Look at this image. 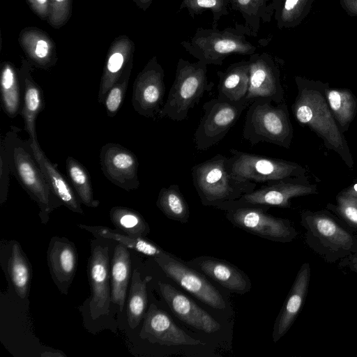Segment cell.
Listing matches in <instances>:
<instances>
[{
  "mask_svg": "<svg viewBox=\"0 0 357 357\" xmlns=\"http://www.w3.org/2000/svg\"><path fill=\"white\" fill-rule=\"evenodd\" d=\"M298 89L291 106L296 121L308 127L324 142L325 147L335 151L350 168L354 160L343 133L328 107L324 94L327 83L310 80L299 76L295 77Z\"/></svg>",
  "mask_w": 357,
  "mask_h": 357,
  "instance_id": "obj_1",
  "label": "cell"
},
{
  "mask_svg": "<svg viewBox=\"0 0 357 357\" xmlns=\"http://www.w3.org/2000/svg\"><path fill=\"white\" fill-rule=\"evenodd\" d=\"M18 128L12 127L1 139L6 153L10 173L38 204L39 215L46 223L51 212L61 204L36 162L29 142L20 138Z\"/></svg>",
  "mask_w": 357,
  "mask_h": 357,
  "instance_id": "obj_2",
  "label": "cell"
},
{
  "mask_svg": "<svg viewBox=\"0 0 357 357\" xmlns=\"http://www.w3.org/2000/svg\"><path fill=\"white\" fill-rule=\"evenodd\" d=\"M308 247L328 263L357 256V236L342 220L328 209L305 210L301 213Z\"/></svg>",
  "mask_w": 357,
  "mask_h": 357,
  "instance_id": "obj_3",
  "label": "cell"
},
{
  "mask_svg": "<svg viewBox=\"0 0 357 357\" xmlns=\"http://www.w3.org/2000/svg\"><path fill=\"white\" fill-rule=\"evenodd\" d=\"M192 183L202 205L216 207L256 189L257 183L240 180L229 171L227 157L218 153L191 169Z\"/></svg>",
  "mask_w": 357,
  "mask_h": 357,
  "instance_id": "obj_4",
  "label": "cell"
},
{
  "mask_svg": "<svg viewBox=\"0 0 357 357\" xmlns=\"http://www.w3.org/2000/svg\"><path fill=\"white\" fill-rule=\"evenodd\" d=\"M272 100L259 98L248 107L242 137L251 145L267 142L289 149L294 135L285 102L272 105Z\"/></svg>",
  "mask_w": 357,
  "mask_h": 357,
  "instance_id": "obj_5",
  "label": "cell"
},
{
  "mask_svg": "<svg viewBox=\"0 0 357 357\" xmlns=\"http://www.w3.org/2000/svg\"><path fill=\"white\" fill-rule=\"evenodd\" d=\"M213 86V84L208 81L206 64L180 58L173 84L158 117H167L175 121L185 120L190 109Z\"/></svg>",
  "mask_w": 357,
  "mask_h": 357,
  "instance_id": "obj_6",
  "label": "cell"
},
{
  "mask_svg": "<svg viewBox=\"0 0 357 357\" xmlns=\"http://www.w3.org/2000/svg\"><path fill=\"white\" fill-rule=\"evenodd\" d=\"M241 26L222 30L198 28L188 40L181 43L185 50L198 61L208 65L220 66L231 54L251 55L257 47L245 38Z\"/></svg>",
  "mask_w": 357,
  "mask_h": 357,
  "instance_id": "obj_7",
  "label": "cell"
},
{
  "mask_svg": "<svg viewBox=\"0 0 357 357\" xmlns=\"http://www.w3.org/2000/svg\"><path fill=\"white\" fill-rule=\"evenodd\" d=\"M227 157L229 172L236 178L253 183H269L284 180L307 179L300 164L231 149Z\"/></svg>",
  "mask_w": 357,
  "mask_h": 357,
  "instance_id": "obj_8",
  "label": "cell"
},
{
  "mask_svg": "<svg viewBox=\"0 0 357 357\" xmlns=\"http://www.w3.org/2000/svg\"><path fill=\"white\" fill-rule=\"evenodd\" d=\"M250 105L245 100L231 102L217 96L203 105V115L194 134L197 150L206 151L218 144Z\"/></svg>",
  "mask_w": 357,
  "mask_h": 357,
  "instance_id": "obj_9",
  "label": "cell"
},
{
  "mask_svg": "<svg viewBox=\"0 0 357 357\" xmlns=\"http://www.w3.org/2000/svg\"><path fill=\"white\" fill-rule=\"evenodd\" d=\"M268 206H243L225 211L226 218L235 227L263 238L289 243L298 232L291 222L267 213Z\"/></svg>",
  "mask_w": 357,
  "mask_h": 357,
  "instance_id": "obj_10",
  "label": "cell"
},
{
  "mask_svg": "<svg viewBox=\"0 0 357 357\" xmlns=\"http://www.w3.org/2000/svg\"><path fill=\"white\" fill-rule=\"evenodd\" d=\"M317 193V185L310 184L308 179L280 181L266 183L237 199L225 202L215 208L223 211L259 206L290 208L291 199Z\"/></svg>",
  "mask_w": 357,
  "mask_h": 357,
  "instance_id": "obj_11",
  "label": "cell"
},
{
  "mask_svg": "<svg viewBox=\"0 0 357 357\" xmlns=\"http://www.w3.org/2000/svg\"><path fill=\"white\" fill-rule=\"evenodd\" d=\"M154 260L167 277L197 299L214 309L226 308L222 295L205 275L166 252L154 257Z\"/></svg>",
  "mask_w": 357,
  "mask_h": 357,
  "instance_id": "obj_12",
  "label": "cell"
},
{
  "mask_svg": "<svg viewBox=\"0 0 357 357\" xmlns=\"http://www.w3.org/2000/svg\"><path fill=\"white\" fill-rule=\"evenodd\" d=\"M248 61L249 87L244 100L250 104L259 98H266L276 104L284 102L280 72L272 56L266 52L255 53L250 55Z\"/></svg>",
  "mask_w": 357,
  "mask_h": 357,
  "instance_id": "obj_13",
  "label": "cell"
},
{
  "mask_svg": "<svg viewBox=\"0 0 357 357\" xmlns=\"http://www.w3.org/2000/svg\"><path fill=\"white\" fill-rule=\"evenodd\" d=\"M165 72L156 59L151 61L133 84L132 105L140 115L155 119L165 93Z\"/></svg>",
  "mask_w": 357,
  "mask_h": 357,
  "instance_id": "obj_14",
  "label": "cell"
},
{
  "mask_svg": "<svg viewBox=\"0 0 357 357\" xmlns=\"http://www.w3.org/2000/svg\"><path fill=\"white\" fill-rule=\"evenodd\" d=\"M100 163L104 176L116 186L126 191L139 188V162L129 149L119 144L107 143L100 149Z\"/></svg>",
  "mask_w": 357,
  "mask_h": 357,
  "instance_id": "obj_15",
  "label": "cell"
},
{
  "mask_svg": "<svg viewBox=\"0 0 357 357\" xmlns=\"http://www.w3.org/2000/svg\"><path fill=\"white\" fill-rule=\"evenodd\" d=\"M140 332L143 339L151 343L163 346H197L205 345L200 340L195 339L180 328L169 315L151 303L144 314Z\"/></svg>",
  "mask_w": 357,
  "mask_h": 357,
  "instance_id": "obj_16",
  "label": "cell"
},
{
  "mask_svg": "<svg viewBox=\"0 0 357 357\" xmlns=\"http://www.w3.org/2000/svg\"><path fill=\"white\" fill-rule=\"evenodd\" d=\"M162 296L174 314L186 324L206 333L221 329V325L206 311L170 284L159 282Z\"/></svg>",
  "mask_w": 357,
  "mask_h": 357,
  "instance_id": "obj_17",
  "label": "cell"
},
{
  "mask_svg": "<svg viewBox=\"0 0 357 357\" xmlns=\"http://www.w3.org/2000/svg\"><path fill=\"white\" fill-rule=\"evenodd\" d=\"M89 277L91 298L90 315L97 319L109 312L112 298L109 286V252L107 246L94 247L90 259Z\"/></svg>",
  "mask_w": 357,
  "mask_h": 357,
  "instance_id": "obj_18",
  "label": "cell"
},
{
  "mask_svg": "<svg viewBox=\"0 0 357 357\" xmlns=\"http://www.w3.org/2000/svg\"><path fill=\"white\" fill-rule=\"evenodd\" d=\"M186 263L231 292L243 295L251 289L248 276L227 261L200 256Z\"/></svg>",
  "mask_w": 357,
  "mask_h": 357,
  "instance_id": "obj_19",
  "label": "cell"
},
{
  "mask_svg": "<svg viewBox=\"0 0 357 357\" xmlns=\"http://www.w3.org/2000/svg\"><path fill=\"white\" fill-rule=\"evenodd\" d=\"M311 269L308 262L299 268L294 283L277 316L272 333L274 342L279 341L290 329L305 303L310 280Z\"/></svg>",
  "mask_w": 357,
  "mask_h": 357,
  "instance_id": "obj_20",
  "label": "cell"
},
{
  "mask_svg": "<svg viewBox=\"0 0 357 357\" xmlns=\"http://www.w3.org/2000/svg\"><path fill=\"white\" fill-rule=\"evenodd\" d=\"M50 270L61 291L66 290L75 275L77 263L75 248L67 240L53 238L47 252Z\"/></svg>",
  "mask_w": 357,
  "mask_h": 357,
  "instance_id": "obj_21",
  "label": "cell"
},
{
  "mask_svg": "<svg viewBox=\"0 0 357 357\" xmlns=\"http://www.w3.org/2000/svg\"><path fill=\"white\" fill-rule=\"evenodd\" d=\"M29 142L33 156L55 195L68 208L82 214L80 200L73 192L67 180L47 158L39 143H34L30 140Z\"/></svg>",
  "mask_w": 357,
  "mask_h": 357,
  "instance_id": "obj_22",
  "label": "cell"
},
{
  "mask_svg": "<svg viewBox=\"0 0 357 357\" xmlns=\"http://www.w3.org/2000/svg\"><path fill=\"white\" fill-rule=\"evenodd\" d=\"M218 96L231 102L244 100L248 91L250 65L248 60L230 64L225 71H218Z\"/></svg>",
  "mask_w": 357,
  "mask_h": 357,
  "instance_id": "obj_23",
  "label": "cell"
},
{
  "mask_svg": "<svg viewBox=\"0 0 357 357\" xmlns=\"http://www.w3.org/2000/svg\"><path fill=\"white\" fill-rule=\"evenodd\" d=\"M324 94L330 110L342 133L347 131L357 113V98L347 89L331 88L328 83Z\"/></svg>",
  "mask_w": 357,
  "mask_h": 357,
  "instance_id": "obj_24",
  "label": "cell"
},
{
  "mask_svg": "<svg viewBox=\"0 0 357 357\" xmlns=\"http://www.w3.org/2000/svg\"><path fill=\"white\" fill-rule=\"evenodd\" d=\"M130 256L128 248L119 243L114 251L112 264V301L122 312L130 278Z\"/></svg>",
  "mask_w": 357,
  "mask_h": 357,
  "instance_id": "obj_25",
  "label": "cell"
},
{
  "mask_svg": "<svg viewBox=\"0 0 357 357\" xmlns=\"http://www.w3.org/2000/svg\"><path fill=\"white\" fill-rule=\"evenodd\" d=\"M23 104L22 116L24 122V128L29 135V140L38 143L36 132V120L45 106L43 93L40 87L28 75L23 77Z\"/></svg>",
  "mask_w": 357,
  "mask_h": 357,
  "instance_id": "obj_26",
  "label": "cell"
},
{
  "mask_svg": "<svg viewBox=\"0 0 357 357\" xmlns=\"http://www.w3.org/2000/svg\"><path fill=\"white\" fill-rule=\"evenodd\" d=\"M270 2L271 0H231V10L238 12L244 20L241 27L245 34L257 36L261 24L271 20Z\"/></svg>",
  "mask_w": 357,
  "mask_h": 357,
  "instance_id": "obj_27",
  "label": "cell"
},
{
  "mask_svg": "<svg viewBox=\"0 0 357 357\" xmlns=\"http://www.w3.org/2000/svg\"><path fill=\"white\" fill-rule=\"evenodd\" d=\"M309 7L310 0H271L268 5L270 14L280 29L297 26L307 13Z\"/></svg>",
  "mask_w": 357,
  "mask_h": 357,
  "instance_id": "obj_28",
  "label": "cell"
},
{
  "mask_svg": "<svg viewBox=\"0 0 357 357\" xmlns=\"http://www.w3.org/2000/svg\"><path fill=\"white\" fill-rule=\"evenodd\" d=\"M156 206L169 219L182 224L188 222L189 206L178 185L172 184L167 188H162L158 196Z\"/></svg>",
  "mask_w": 357,
  "mask_h": 357,
  "instance_id": "obj_29",
  "label": "cell"
},
{
  "mask_svg": "<svg viewBox=\"0 0 357 357\" xmlns=\"http://www.w3.org/2000/svg\"><path fill=\"white\" fill-rule=\"evenodd\" d=\"M151 279L149 275L142 279L137 269L132 273L127 303L128 322L132 329L135 328L144 317L148 301L146 286Z\"/></svg>",
  "mask_w": 357,
  "mask_h": 357,
  "instance_id": "obj_30",
  "label": "cell"
},
{
  "mask_svg": "<svg viewBox=\"0 0 357 357\" xmlns=\"http://www.w3.org/2000/svg\"><path fill=\"white\" fill-rule=\"evenodd\" d=\"M20 89L17 76L10 66H5L1 75V99L4 112L11 119L22 113Z\"/></svg>",
  "mask_w": 357,
  "mask_h": 357,
  "instance_id": "obj_31",
  "label": "cell"
},
{
  "mask_svg": "<svg viewBox=\"0 0 357 357\" xmlns=\"http://www.w3.org/2000/svg\"><path fill=\"white\" fill-rule=\"evenodd\" d=\"M66 169L80 202L88 207H97L100 202L93 197L90 175L85 167L74 158L68 156Z\"/></svg>",
  "mask_w": 357,
  "mask_h": 357,
  "instance_id": "obj_32",
  "label": "cell"
},
{
  "mask_svg": "<svg viewBox=\"0 0 357 357\" xmlns=\"http://www.w3.org/2000/svg\"><path fill=\"white\" fill-rule=\"evenodd\" d=\"M79 227L94 235L116 241L126 247L147 256L156 257L165 252L155 243L142 238V236H125L114 233L109 228L102 227H92L84 225H79Z\"/></svg>",
  "mask_w": 357,
  "mask_h": 357,
  "instance_id": "obj_33",
  "label": "cell"
},
{
  "mask_svg": "<svg viewBox=\"0 0 357 357\" xmlns=\"http://www.w3.org/2000/svg\"><path fill=\"white\" fill-rule=\"evenodd\" d=\"M8 270L16 293L21 298H24L28 291L30 271L17 242H15L12 246Z\"/></svg>",
  "mask_w": 357,
  "mask_h": 357,
  "instance_id": "obj_34",
  "label": "cell"
},
{
  "mask_svg": "<svg viewBox=\"0 0 357 357\" xmlns=\"http://www.w3.org/2000/svg\"><path fill=\"white\" fill-rule=\"evenodd\" d=\"M113 224L132 236H142L149 234V227L137 211L125 207H114L110 211Z\"/></svg>",
  "mask_w": 357,
  "mask_h": 357,
  "instance_id": "obj_35",
  "label": "cell"
},
{
  "mask_svg": "<svg viewBox=\"0 0 357 357\" xmlns=\"http://www.w3.org/2000/svg\"><path fill=\"white\" fill-rule=\"evenodd\" d=\"M231 9V0H183L178 11L187 10L189 15L195 18L206 10H209L213 15L212 26L216 27L218 21L227 15Z\"/></svg>",
  "mask_w": 357,
  "mask_h": 357,
  "instance_id": "obj_36",
  "label": "cell"
},
{
  "mask_svg": "<svg viewBox=\"0 0 357 357\" xmlns=\"http://www.w3.org/2000/svg\"><path fill=\"white\" fill-rule=\"evenodd\" d=\"M326 208L337 215L353 231L357 232V198L339 192L336 196V204L328 203Z\"/></svg>",
  "mask_w": 357,
  "mask_h": 357,
  "instance_id": "obj_37",
  "label": "cell"
},
{
  "mask_svg": "<svg viewBox=\"0 0 357 357\" xmlns=\"http://www.w3.org/2000/svg\"><path fill=\"white\" fill-rule=\"evenodd\" d=\"M128 80L116 82L107 92L104 105L109 117H113L119 110L127 90Z\"/></svg>",
  "mask_w": 357,
  "mask_h": 357,
  "instance_id": "obj_38",
  "label": "cell"
},
{
  "mask_svg": "<svg viewBox=\"0 0 357 357\" xmlns=\"http://www.w3.org/2000/svg\"><path fill=\"white\" fill-rule=\"evenodd\" d=\"M10 169L3 144L0 148V203L3 204L6 199L9 186Z\"/></svg>",
  "mask_w": 357,
  "mask_h": 357,
  "instance_id": "obj_39",
  "label": "cell"
},
{
  "mask_svg": "<svg viewBox=\"0 0 357 357\" xmlns=\"http://www.w3.org/2000/svg\"><path fill=\"white\" fill-rule=\"evenodd\" d=\"M49 52V47L46 41L40 40L37 42L35 47V55L38 59H45Z\"/></svg>",
  "mask_w": 357,
  "mask_h": 357,
  "instance_id": "obj_40",
  "label": "cell"
},
{
  "mask_svg": "<svg viewBox=\"0 0 357 357\" xmlns=\"http://www.w3.org/2000/svg\"><path fill=\"white\" fill-rule=\"evenodd\" d=\"M339 265L342 267H348L351 271L357 273V256L351 255L342 259Z\"/></svg>",
  "mask_w": 357,
  "mask_h": 357,
  "instance_id": "obj_41",
  "label": "cell"
},
{
  "mask_svg": "<svg viewBox=\"0 0 357 357\" xmlns=\"http://www.w3.org/2000/svg\"><path fill=\"white\" fill-rule=\"evenodd\" d=\"M340 192L346 196L357 198V178L351 185Z\"/></svg>",
  "mask_w": 357,
  "mask_h": 357,
  "instance_id": "obj_42",
  "label": "cell"
},
{
  "mask_svg": "<svg viewBox=\"0 0 357 357\" xmlns=\"http://www.w3.org/2000/svg\"><path fill=\"white\" fill-rule=\"evenodd\" d=\"M341 3L348 12L357 15V0H341Z\"/></svg>",
  "mask_w": 357,
  "mask_h": 357,
  "instance_id": "obj_43",
  "label": "cell"
},
{
  "mask_svg": "<svg viewBox=\"0 0 357 357\" xmlns=\"http://www.w3.org/2000/svg\"><path fill=\"white\" fill-rule=\"evenodd\" d=\"M37 2L40 4H45L47 2V0H36Z\"/></svg>",
  "mask_w": 357,
  "mask_h": 357,
  "instance_id": "obj_44",
  "label": "cell"
},
{
  "mask_svg": "<svg viewBox=\"0 0 357 357\" xmlns=\"http://www.w3.org/2000/svg\"><path fill=\"white\" fill-rule=\"evenodd\" d=\"M56 1L58 2H61V1H63L64 0H56Z\"/></svg>",
  "mask_w": 357,
  "mask_h": 357,
  "instance_id": "obj_45",
  "label": "cell"
}]
</instances>
